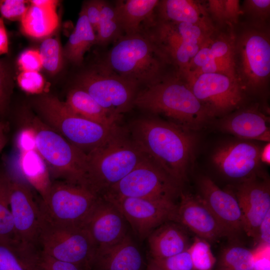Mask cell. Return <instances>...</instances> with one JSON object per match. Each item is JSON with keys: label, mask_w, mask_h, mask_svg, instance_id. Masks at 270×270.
Segmentation results:
<instances>
[{"label": "cell", "mask_w": 270, "mask_h": 270, "mask_svg": "<svg viewBox=\"0 0 270 270\" xmlns=\"http://www.w3.org/2000/svg\"><path fill=\"white\" fill-rule=\"evenodd\" d=\"M205 2L210 18L217 28L230 26L226 22L224 0H208Z\"/></svg>", "instance_id": "ee69618b"}, {"label": "cell", "mask_w": 270, "mask_h": 270, "mask_svg": "<svg viewBox=\"0 0 270 270\" xmlns=\"http://www.w3.org/2000/svg\"><path fill=\"white\" fill-rule=\"evenodd\" d=\"M216 67L217 72L234 80L233 62V27L216 28L204 42Z\"/></svg>", "instance_id": "83f0119b"}, {"label": "cell", "mask_w": 270, "mask_h": 270, "mask_svg": "<svg viewBox=\"0 0 270 270\" xmlns=\"http://www.w3.org/2000/svg\"><path fill=\"white\" fill-rule=\"evenodd\" d=\"M245 22L256 24H269L270 0H246L240 7Z\"/></svg>", "instance_id": "d590c367"}, {"label": "cell", "mask_w": 270, "mask_h": 270, "mask_svg": "<svg viewBox=\"0 0 270 270\" xmlns=\"http://www.w3.org/2000/svg\"><path fill=\"white\" fill-rule=\"evenodd\" d=\"M19 86L32 94H40L44 86V80L38 72H22L17 77Z\"/></svg>", "instance_id": "74e56055"}, {"label": "cell", "mask_w": 270, "mask_h": 270, "mask_svg": "<svg viewBox=\"0 0 270 270\" xmlns=\"http://www.w3.org/2000/svg\"><path fill=\"white\" fill-rule=\"evenodd\" d=\"M146 270H162L158 266H156L150 260H149L147 264Z\"/></svg>", "instance_id": "f5cc1de1"}, {"label": "cell", "mask_w": 270, "mask_h": 270, "mask_svg": "<svg viewBox=\"0 0 270 270\" xmlns=\"http://www.w3.org/2000/svg\"><path fill=\"white\" fill-rule=\"evenodd\" d=\"M132 140L144 154L179 184L186 179L194 159L193 132L154 118L134 122Z\"/></svg>", "instance_id": "6da1fadb"}, {"label": "cell", "mask_w": 270, "mask_h": 270, "mask_svg": "<svg viewBox=\"0 0 270 270\" xmlns=\"http://www.w3.org/2000/svg\"><path fill=\"white\" fill-rule=\"evenodd\" d=\"M20 122L34 130L36 150L45 162L52 179L88 188L86 154L29 111L20 114Z\"/></svg>", "instance_id": "8992f818"}, {"label": "cell", "mask_w": 270, "mask_h": 270, "mask_svg": "<svg viewBox=\"0 0 270 270\" xmlns=\"http://www.w3.org/2000/svg\"><path fill=\"white\" fill-rule=\"evenodd\" d=\"M184 228L169 221L154 229L147 238L150 258H164L187 250L190 244Z\"/></svg>", "instance_id": "603a6c76"}, {"label": "cell", "mask_w": 270, "mask_h": 270, "mask_svg": "<svg viewBox=\"0 0 270 270\" xmlns=\"http://www.w3.org/2000/svg\"><path fill=\"white\" fill-rule=\"evenodd\" d=\"M102 0H92L84 3L82 9L96 34L100 18Z\"/></svg>", "instance_id": "bcb514c9"}, {"label": "cell", "mask_w": 270, "mask_h": 270, "mask_svg": "<svg viewBox=\"0 0 270 270\" xmlns=\"http://www.w3.org/2000/svg\"><path fill=\"white\" fill-rule=\"evenodd\" d=\"M234 194L241 210L244 232L254 242L258 227L270 210V182L256 174L240 182Z\"/></svg>", "instance_id": "9a60e30c"}, {"label": "cell", "mask_w": 270, "mask_h": 270, "mask_svg": "<svg viewBox=\"0 0 270 270\" xmlns=\"http://www.w3.org/2000/svg\"><path fill=\"white\" fill-rule=\"evenodd\" d=\"M270 144L268 142L264 148H261L260 154V162L267 164L270 163Z\"/></svg>", "instance_id": "816d5d0a"}, {"label": "cell", "mask_w": 270, "mask_h": 270, "mask_svg": "<svg viewBox=\"0 0 270 270\" xmlns=\"http://www.w3.org/2000/svg\"><path fill=\"white\" fill-rule=\"evenodd\" d=\"M38 244L46 254L92 270L97 248L84 226L58 224L42 216Z\"/></svg>", "instance_id": "9c48e42d"}, {"label": "cell", "mask_w": 270, "mask_h": 270, "mask_svg": "<svg viewBox=\"0 0 270 270\" xmlns=\"http://www.w3.org/2000/svg\"><path fill=\"white\" fill-rule=\"evenodd\" d=\"M18 64L22 72H38L42 68L38 50H28L18 57Z\"/></svg>", "instance_id": "b9f144b4"}, {"label": "cell", "mask_w": 270, "mask_h": 270, "mask_svg": "<svg viewBox=\"0 0 270 270\" xmlns=\"http://www.w3.org/2000/svg\"><path fill=\"white\" fill-rule=\"evenodd\" d=\"M260 244H270V210L268 212L258 228L254 245Z\"/></svg>", "instance_id": "c3c4849f"}, {"label": "cell", "mask_w": 270, "mask_h": 270, "mask_svg": "<svg viewBox=\"0 0 270 270\" xmlns=\"http://www.w3.org/2000/svg\"><path fill=\"white\" fill-rule=\"evenodd\" d=\"M24 0H0V13L2 18L20 20L29 5Z\"/></svg>", "instance_id": "ab89813d"}, {"label": "cell", "mask_w": 270, "mask_h": 270, "mask_svg": "<svg viewBox=\"0 0 270 270\" xmlns=\"http://www.w3.org/2000/svg\"><path fill=\"white\" fill-rule=\"evenodd\" d=\"M100 196L86 186L56 180L52 181L46 198L38 204L48 221L84 226Z\"/></svg>", "instance_id": "30bf717a"}, {"label": "cell", "mask_w": 270, "mask_h": 270, "mask_svg": "<svg viewBox=\"0 0 270 270\" xmlns=\"http://www.w3.org/2000/svg\"><path fill=\"white\" fill-rule=\"evenodd\" d=\"M175 222L208 242L229 237L228 234L199 195L180 193Z\"/></svg>", "instance_id": "2e32d148"}, {"label": "cell", "mask_w": 270, "mask_h": 270, "mask_svg": "<svg viewBox=\"0 0 270 270\" xmlns=\"http://www.w3.org/2000/svg\"><path fill=\"white\" fill-rule=\"evenodd\" d=\"M17 152L18 176L39 194L40 200H44L52 182L45 162L36 148Z\"/></svg>", "instance_id": "d4e9b609"}, {"label": "cell", "mask_w": 270, "mask_h": 270, "mask_svg": "<svg viewBox=\"0 0 270 270\" xmlns=\"http://www.w3.org/2000/svg\"><path fill=\"white\" fill-rule=\"evenodd\" d=\"M10 182L8 172H0V242H13L19 240L10 206Z\"/></svg>", "instance_id": "1f68e13d"}, {"label": "cell", "mask_w": 270, "mask_h": 270, "mask_svg": "<svg viewBox=\"0 0 270 270\" xmlns=\"http://www.w3.org/2000/svg\"><path fill=\"white\" fill-rule=\"evenodd\" d=\"M144 261L128 234L117 243L97 248L92 270H143Z\"/></svg>", "instance_id": "44dd1931"}, {"label": "cell", "mask_w": 270, "mask_h": 270, "mask_svg": "<svg viewBox=\"0 0 270 270\" xmlns=\"http://www.w3.org/2000/svg\"><path fill=\"white\" fill-rule=\"evenodd\" d=\"M270 244H258L252 250L253 270H270Z\"/></svg>", "instance_id": "f6af8a7d"}, {"label": "cell", "mask_w": 270, "mask_h": 270, "mask_svg": "<svg viewBox=\"0 0 270 270\" xmlns=\"http://www.w3.org/2000/svg\"><path fill=\"white\" fill-rule=\"evenodd\" d=\"M32 104L40 120L86 154L122 130L119 126L108 127L76 114L52 95H40Z\"/></svg>", "instance_id": "5b68a950"}, {"label": "cell", "mask_w": 270, "mask_h": 270, "mask_svg": "<svg viewBox=\"0 0 270 270\" xmlns=\"http://www.w3.org/2000/svg\"><path fill=\"white\" fill-rule=\"evenodd\" d=\"M184 76L210 118L232 112L248 98L236 80L226 74L214 72Z\"/></svg>", "instance_id": "7c38bea8"}, {"label": "cell", "mask_w": 270, "mask_h": 270, "mask_svg": "<svg viewBox=\"0 0 270 270\" xmlns=\"http://www.w3.org/2000/svg\"><path fill=\"white\" fill-rule=\"evenodd\" d=\"M102 60L116 74L138 88L158 82L172 72L168 70L170 66L174 68L148 30L124 34Z\"/></svg>", "instance_id": "3957f363"}, {"label": "cell", "mask_w": 270, "mask_h": 270, "mask_svg": "<svg viewBox=\"0 0 270 270\" xmlns=\"http://www.w3.org/2000/svg\"><path fill=\"white\" fill-rule=\"evenodd\" d=\"M74 31L63 50V55L71 62L80 64L86 52L96 43V34L82 8Z\"/></svg>", "instance_id": "f1b7e54d"}, {"label": "cell", "mask_w": 270, "mask_h": 270, "mask_svg": "<svg viewBox=\"0 0 270 270\" xmlns=\"http://www.w3.org/2000/svg\"><path fill=\"white\" fill-rule=\"evenodd\" d=\"M199 196L228 234L234 238L243 230L241 210L234 194L220 188L208 176L198 180Z\"/></svg>", "instance_id": "d6986e66"}, {"label": "cell", "mask_w": 270, "mask_h": 270, "mask_svg": "<svg viewBox=\"0 0 270 270\" xmlns=\"http://www.w3.org/2000/svg\"><path fill=\"white\" fill-rule=\"evenodd\" d=\"M0 72H10L8 66L3 60H0Z\"/></svg>", "instance_id": "db71d44e"}, {"label": "cell", "mask_w": 270, "mask_h": 270, "mask_svg": "<svg viewBox=\"0 0 270 270\" xmlns=\"http://www.w3.org/2000/svg\"><path fill=\"white\" fill-rule=\"evenodd\" d=\"M124 34L120 14L116 3L112 4L102 0L96 44L108 45L112 42H116Z\"/></svg>", "instance_id": "4dcf8cb0"}, {"label": "cell", "mask_w": 270, "mask_h": 270, "mask_svg": "<svg viewBox=\"0 0 270 270\" xmlns=\"http://www.w3.org/2000/svg\"><path fill=\"white\" fill-rule=\"evenodd\" d=\"M219 270H220V269Z\"/></svg>", "instance_id": "11a10c76"}, {"label": "cell", "mask_w": 270, "mask_h": 270, "mask_svg": "<svg viewBox=\"0 0 270 270\" xmlns=\"http://www.w3.org/2000/svg\"><path fill=\"white\" fill-rule=\"evenodd\" d=\"M180 184L148 156L100 196L138 198L174 202Z\"/></svg>", "instance_id": "8fae6325"}, {"label": "cell", "mask_w": 270, "mask_h": 270, "mask_svg": "<svg viewBox=\"0 0 270 270\" xmlns=\"http://www.w3.org/2000/svg\"><path fill=\"white\" fill-rule=\"evenodd\" d=\"M261 148L248 142L226 144L216 148L212 161L224 176L242 182L258 174Z\"/></svg>", "instance_id": "e0dca14e"}, {"label": "cell", "mask_w": 270, "mask_h": 270, "mask_svg": "<svg viewBox=\"0 0 270 270\" xmlns=\"http://www.w3.org/2000/svg\"><path fill=\"white\" fill-rule=\"evenodd\" d=\"M235 78L245 94L258 95L268 88L270 80L269 24L243 22L233 26Z\"/></svg>", "instance_id": "277c9868"}, {"label": "cell", "mask_w": 270, "mask_h": 270, "mask_svg": "<svg viewBox=\"0 0 270 270\" xmlns=\"http://www.w3.org/2000/svg\"><path fill=\"white\" fill-rule=\"evenodd\" d=\"M187 250L194 270H212L216 260L208 241L196 236Z\"/></svg>", "instance_id": "836d02e7"}, {"label": "cell", "mask_w": 270, "mask_h": 270, "mask_svg": "<svg viewBox=\"0 0 270 270\" xmlns=\"http://www.w3.org/2000/svg\"><path fill=\"white\" fill-rule=\"evenodd\" d=\"M14 145L17 151L36 148L35 134L30 126L22 124L16 136Z\"/></svg>", "instance_id": "7bdbcfd3"}, {"label": "cell", "mask_w": 270, "mask_h": 270, "mask_svg": "<svg viewBox=\"0 0 270 270\" xmlns=\"http://www.w3.org/2000/svg\"><path fill=\"white\" fill-rule=\"evenodd\" d=\"M8 51V41L4 19L0 18V55L6 54Z\"/></svg>", "instance_id": "681fc988"}, {"label": "cell", "mask_w": 270, "mask_h": 270, "mask_svg": "<svg viewBox=\"0 0 270 270\" xmlns=\"http://www.w3.org/2000/svg\"><path fill=\"white\" fill-rule=\"evenodd\" d=\"M8 174L10 178V206L16 238L24 244L36 248L42 222L39 204L26 182L18 176Z\"/></svg>", "instance_id": "5bb4252c"}, {"label": "cell", "mask_w": 270, "mask_h": 270, "mask_svg": "<svg viewBox=\"0 0 270 270\" xmlns=\"http://www.w3.org/2000/svg\"><path fill=\"white\" fill-rule=\"evenodd\" d=\"M128 225L116 206L102 196L84 224L97 248L110 246L123 239L128 234Z\"/></svg>", "instance_id": "ac0fdd59"}, {"label": "cell", "mask_w": 270, "mask_h": 270, "mask_svg": "<svg viewBox=\"0 0 270 270\" xmlns=\"http://www.w3.org/2000/svg\"><path fill=\"white\" fill-rule=\"evenodd\" d=\"M158 0H118L124 34H138L148 30L156 21Z\"/></svg>", "instance_id": "484cf974"}, {"label": "cell", "mask_w": 270, "mask_h": 270, "mask_svg": "<svg viewBox=\"0 0 270 270\" xmlns=\"http://www.w3.org/2000/svg\"><path fill=\"white\" fill-rule=\"evenodd\" d=\"M57 0H35L28 6L20 22L22 32L29 36L40 38L50 36L58 28Z\"/></svg>", "instance_id": "cb8c5ba5"}, {"label": "cell", "mask_w": 270, "mask_h": 270, "mask_svg": "<svg viewBox=\"0 0 270 270\" xmlns=\"http://www.w3.org/2000/svg\"><path fill=\"white\" fill-rule=\"evenodd\" d=\"M38 252L20 241L0 242V270H36Z\"/></svg>", "instance_id": "f546056e"}, {"label": "cell", "mask_w": 270, "mask_h": 270, "mask_svg": "<svg viewBox=\"0 0 270 270\" xmlns=\"http://www.w3.org/2000/svg\"><path fill=\"white\" fill-rule=\"evenodd\" d=\"M150 260L162 270H194L187 250L166 258Z\"/></svg>", "instance_id": "8d00e7d4"}, {"label": "cell", "mask_w": 270, "mask_h": 270, "mask_svg": "<svg viewBox=\"0 0 270 270\" xmlns=\"http://www.w3.org/2000/svg\"><path fill=\"white\" fill-rule=\"evenodd\" d=\"M87 92L102 108L121 119L134 106L139 88L123 78L103 60L81 72L76 86Z\"/></svg>", "instance_id": "ba28073f"}, {"label": "cell", "mask_w": 270, "mask_h": 270, "mask_svg": "<svg viewBox=\"0 0 270 270\" xmlns=\"http://www.w3.org/2000/svg\"><path fill=\"white\" fill-rule=\"evenodd\" d=\"M64 102L72 112L82 118L108 127L118 126L120 119L109 113L80 88L72 89Z\"/></svg>", "instance_id": "4316f807"}, {"label": "cell", "mask_w": 270, "mask_h": 270, "mask_svg": "<svg viewBox=\"0 0 270 270\" xmlns=\"http://www.w3.org/2000/svg\"><path fill=\"white\" fill-rule=\"evenodd\" d=\"M36 270H89L82 266L56 259L39 251Z\"/></svg>", "instance_id": "f35d334b"}, {"label": "cell", "mask_w": 270, "mask_h": 270, "mask_svg": "<svg viewBox=\"0 0 270 270\" xmlns=\"http://www.w3.org/2000/svg\"><path fill=\"white\" fill-rule=\"evenodd\" d=\"M134 106L164 116L168 121L193 132L201 129L210 119L184 76L176 70L140 90Z\"/></svg>", "instance_id": "7a4b0ae2"}, {"label": "cell", "mask_w": 270, "mask_h": 270, "mask_svg": "<svg viewBox=\"0 0 270 270\" xmlns=\"http://www.w3.org/2000/svg\"><path fill=\"white\" fill-rule=\"evenodd\" d=\"M218 266L222 270H253L252 250L239 246H228L222 252Z\"/></svg>", "instance_id": "d6a6232c"}, {"label": "cell", "mask_w": 270, "mask_h": 270, "mask_svg": "<svg viewBox=\"0 0 270 270\" xmlns=\"http://www.w3.org/2000/svg\"><path fill=\"white\" fill-rule=\"evenodd\" d=\"M270 118L258 106L240 107L223 116L220 129L243 140L270 142Z\"/></svg>", "instance_id": "ffe728a7"}, {"label": "cell", "mask_w": 270, "mask_h": 270, "mask_svg": "<svg viewBox=\"0 0 270 270\" xmlns=\"http://www.w3.org/2000/svg\"><path fill=\"white\" fill-rule=\"evenodd\" d=\"M9 131L8 122L4 120H0V152L6 144Z\"/></svg>", "instance_id": "f907efd6"}, {"label": "cell", "mask_w": 270, "mask_h": 270, "mask_svg": "<svg viewBox=\"0 0 270 270\" xmlns=\"http://www.w3.org/2000/svg\"><path fill=\"white\" fill-rule=\"evenodd\" d=\"M12 85L10 72H0V116L4 118L9 110Z\"/></svg>", "instance_id": "60d3db41"}, {"label": "cell", "mask_w": 270, "mask_h": 270, "mask_svg": "<svg viewBox=\"0 0 270 270\" xmlns=\"http://www.w3.org/2000/svg\"><path fill=\"white\" fill-rule=\"evenodd\" d=\"M224 15L228 25L234 26L237 25L242 12L238 0H224Z\"/></svg>", "instance_id": "7dc6e473"}, {"label": "cell", "mask_w": 270, "mask_h": 270, "mask_svg": "<svg viewBox=\"0 0 270 270\" xmlns=\"http://www.w3.org/2000/svg\"><path fill=\"white\" fill-rule=\"evenodd\" d=\"M155 12L158 20L190 23L209 31L216 29L208 14L205 2L193 0H159Z\"/></svg>", "instance_id": "7402d4cb"}, {"label": "cell", "mask_w": 270, "mask_h": 270, "mask_svg": "<svg viewBox=\"0 0 270 270\" xmlns=\"http://www.w3.org/2000/svg\"><path fill=\"white\" fill-rule=\"evenodd\" d=\"M38 50L42 67L52 74L59 72L62 64V52L58 40L52 38H46Z\"/></svg>", "instance_id": "e575fe53"}, {"label": "cell", "mask_w": 270, "mask_h": 270, "mask_svg": "<svg viewBox=\"0 0 270 270\" xmlns=\"http://www.w3.org/2000/svg\"><path fill=\"white\" fill-rule=\"evenodd\" d=\"M102 198L116 206L142 240L164 223L174 221L177 204L174 202L138 198Z\"/></svg>", "instance_id": "4fadbf2b"}, {"label": "cell", "mask_w": 270, "mask_h": 270, "mask_svg": "<svg viewBox=\"0 0 270 270\" xmlns=\"http://www.w3.org/2000/svg\"><path fill=\"white\" fill-rule=\"evenodd\" d=\"M146 156L122 130L87 154L88 187L101 196L130 172Z\"/></svg>", "instance_id": "52a82bcc"}]
</instances>
